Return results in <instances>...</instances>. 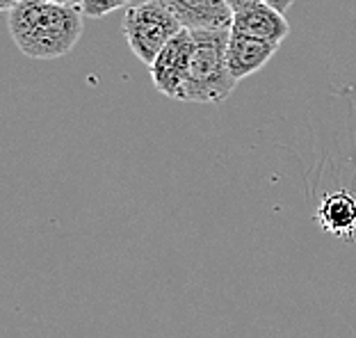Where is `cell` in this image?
I'll return each mask as SVG.
<instances>
[{
	"instance_id": "1",
	"label": "cell",
	"mask_w": 356,
	"mask_h": 338,
	"mask_svg": "<svg viewBox=\"0 0 356 338\" xmlns=\"http://www.w3.org/2000/svg\"><path fill=\"white\" fill-rule=\"evenodd\" d=\"M85 14L80 7L48 0H21L7 12V28L16 48L32 60H58L69 55L83 37Z\"/></svg>"
},
{
	"instance_id": "2",
	"label": "cell",
	"mask_w": 356,
	"mask_h": 338,
	"mask_svg": "<svg viewBox=\"0 0 356 338\" xmlns=\"http://www.w3.org/2000/svg\"><path fill=\"white\" fill-rule=\"evenodd\" d=\"M194 51L190 62L188 83H185V103H222L238 87L231 76L229 51L231 30H192Z\"/></svg>"
},
{
	"instance_id": "3",
	"label": "cell",
	"mask_w": 356,
	"mask_h": 338,
	"mask_svg": "<svg viewBox=\"0 0 356 338\" xmlns=\"http://www.w3.org/2000/svg\"><path fill=\"white\" fill-rule=\"evenodd\" d=\"M181 30V21L158 0H144L140 5H131L124 16V37L128 48L147 67H151L160 51Z\"/></svg>"
},
{
	"instance_id": "4",
	"label": "cell",
	"mask_w": 356,
	"mask_h": 338,
	"mask_svg": "<svg viewBox=\"0 0 356 338\" xmlns=\"http://www.w3.org/2000/svg\"><path fill=\"white\" fill-rule=\"evenodd\" d=\"M194 51V37L192 30L183 28L178 35L169 42L156 60L151 64V80L156 90L167 96V99L183 101L185 83H188L190 62Z\"/></svg>"
},
{
	"instance_id": "5",
	"label": "cell",
	"mask_w": 356,
	"mask_h": 338,
	"mask_svg": "<svg viewBox=\"0 0 356 338\" xmlns=\"http://www.w3.org/2000/svg\"><path fill=\"white\" fill-rule=\"evenodd\" d=\"M231 35L263 39V42H272L281 46L283 39L290 35V23L286 19V14H281L272 5L261 0V3L249 5L245 10L233 14Z\"/></svg>"
},
{
	"instance_id": "6",
	"label": "cell",
	"mask_w": 356,
	"mask_h": 338,
	"mask_svg": "<svg viewBox=\"0 0 356 338\" xmlns=\"http://www.w3.org/2000/svg\"><path fill=\"white\" fill-rule=\"evenodd\" d=\"M188 30H231L233 12L226 0H158Z\"/></svg>"
},
{
	"instance_id": "7",
	"label": "cell",
	"mask_w": 356,
	"mask_h": 338,
	"mask_svg": "<svg viewBox=\"0 0 356 338\" xmlns=\"http://www.w3.org/2000/svg\"><path fill=\"white\" fill-rule=\"evenodd\" d=\"M315 222L318 227L345 240V243H354L356 238V195L350 190H334L327 192L320 199L318 208H315Z\"/></svg>"
},
{
	"instance_id": "8",
	"label": "cell",
	"mask_w": 356,
	"mask_h": 338,
	"mask_svg": "<svg viewBox=\"0 0 356 338\" xmlns=\"http://www.w3.org/2000/svg\"><path fill=\"white\" fill-rule=\"evenodd\" d=\"M277 51H279V44L263 42V39L231 35L229 51H226L231 76L236 78L238 83L249 78L252 74H256V71H261L265 64L274 58V53Z\"/></svg>"
},
{
	"instance_id": "9",
	"label": "cell",
	"mask_w": 356,
	"mask_h": 338,
	"mask_svg": "<svg viewBox=\"0 0 356 338\" xmlns=\"http://www.w3.org/2000/svg\"><path fill=\"white\" fill-rule=\"evenodd\" d=\"M133 0H83L80 10L87 16V19H103L110 12H117L121 7H128Z\"/></svg>"
},
{
	"instance_id": "10",
	"label": "cell",
	"mask_w": 356,
	"mask_h": 338,
	"mask_svg": "<svg viewBox=\"0 0 356 338\" xmlns=\"http://www.w3.org/2000/svg\"><path fill=\"white\" fill-rule=\"evenodd\" d=\"M263 3H267V5H272L274 10H279L281 14H286L290 7H293V3L295 0H263Z\"/></svg>"
},
{
	"instance_id": "11",
	"label": "cell",
	"mask_w": 356,
	"mask_h": 338,
	"mask_svg": "<svg viewBox=\"0 0 356 338\" xmlns=\"http://www.w3.org/2000/svg\"><path fill=\"white\" fill-rule=\"evenodd\" d=\"M226 3H229L231 12L236 14V12L245 10V7H249V5H256V3H261V0H226Z\"/></svg>"
},
{
	"instance_id": "12",
	"label": "cell",
	"mask_w": 356,
	"mask_h": 338,
	"mask_svg": "<svg viewBox=\"0 0 356 338\" xmlns=\"http://www.w3.org/2000/svg\"><path fill=\"white\" fill-rule=\"evenodd\" d=\"M48 3H55V5H67V7H80L83 0H48Z\"/></svg>"
},
{
	"instance_id": "13",
	"label": "cell",
	"mask_w": 356,
	"mask_h": 338,
	"mask_svg": "<svg viewBox=\"0 0 356 338\" xmlns=\"http://www.w3.org/2000/svg\"><path fill=\"white\" fill-rule=\"evenodd\" d=\"M21 0H0V10H5V12H10L12 7H16L19 5Z\"/></svg>"
}]
</instances>
